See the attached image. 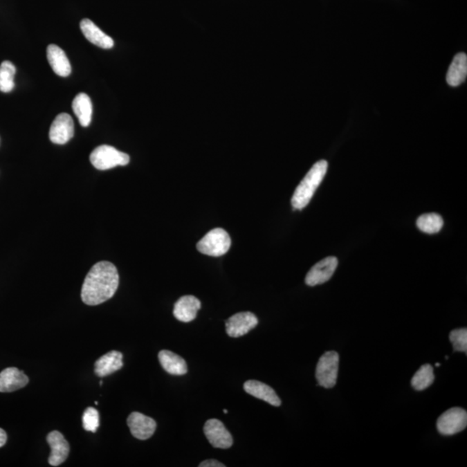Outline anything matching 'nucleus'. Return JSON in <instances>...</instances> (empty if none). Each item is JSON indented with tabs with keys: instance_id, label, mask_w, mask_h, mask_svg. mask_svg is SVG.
Returning <instances> with one entry per match:
<instances>
[{
	"instance_id": "nucleus-1",
	"label": "nucleus",
	"mask_w": 467,
	"mask_h": 467,
	"mask_svg": "<svg viewBox=\"0 0 467 467\" xmlns=\"http://www.w3.org/2000/svg\"><path fill=\"white\" fill-rule=\"evenodd\" d=\"M120 277L116 266L109 262H97L86 275L82 287V300L88 306L106 302L116 293Z\"/></svg>"
},
{
	"instance_id": "nucleus-2",
	"label": "nucleus",
	"mask_w": 467,
	"mask_h": 467,
	"mask_svg": "<svg viewBox=\"0 0 467 467\" xmlns=\"http://www.w3.org/2000/svg\"><path fill=\"white\" fill-rule=\"evenodd\" d=\"M327 168V161H320L315 163L293 193L291 202L294 210H303L307 206L318 186L323 181Z\"/></svg>"
},
{
	"instance_id": "nucleus-3",
	"label": "nucleus",
	"mask_w": 467,
	"mask_h": 467,
	"mask_svg": "<svg viewBox=\"0 0 467 467\" xmlns=\"http://www.w3.org/2000/svg\"><path fill=\"white\" fill-rule=\"evenodd\" d=\"M231 239L230 235L223 228H217L208 232L201 240L197 242L196 248L203 255L218 257L230 250Z\"/></svg>"
},
{
	"instance_id": "nucleus-4",
	"label": "nucleus",
	"mask_w": 467,
	"mask_h": 467,
	"mask_svg": "<svg viewBox=\"0 0 467 467\" xmlns=\"http://www.w3.org/2000/svg\"><path fill=\"white\" fill-rule=\"evenodd\" d=\"M90 162L93 167L100 171L127 165L130 162L129 155L118 151L111 145H102L96 147L90 154Z\"/></svg>"
},
{
	"instance_id": "nucleus-5",
	"label": "nucleus",
	"mask_w": 467,
	"mask_h": 467,
	"mask_svg": "<svg viewBox=\"0 0 467 467\" xmlns=\"http://www.w3.org/2000/svg\"><path fill=\"white\" fill-rule=\"evenodd\" d=\"M339 355L336 351H327L318 360L316 368V378L318 385L331 389L338 380Z\"/></svg>"
},
{
	"instance_id": "nucleus-6",
	"label": "nucleus",
	"mask_w": 467,
	"mask_h": 467,
	"mask_svg": "<svg viewBox=\"0 0 467 467\" xmlns=\"http://www.w3.org/2000/svg\"><path fill=\"white\" fill-rule=\"evenodd\" d=\"M466 411L458 407L446 410L437 421V429L439 434L446 436L458 434L466 429Z\"/></svg>"
},
{
	"instance_id": "nucleus-7",
	"label": "nucleus",
	"mask_w": 467,
	"mask_h": 467,
	"mask_svg": "<svg viewBox=\"0 0 467 467\" xmlns=\"http://www.w3.org/2000/svg\"><path fill=\"white\" fill-rule=\"evenodd\" d=\"M204 434L214 448L227 449L233 445V438L225 428L223 422L217 419H210L205 422Z\"/></svg>"
},
{
	"instance_id": "nucleus-8",
	"label": "nucleus",
	"mask_w": 467,
	"mask_h": 467,
	"mask_svg": "<svg viewBox=\"0 0 467 467\" xmlns=\"http://www.w3.org/2000/svg\"><path fill=\"white\" fill-rule=\"evenodd\" d=\"M338 265V259L334 256H329V257L322 259L307 273L304 282L310 286L321 285V284L327 282L333 275Z\"/></svg>"
},
{
	"instance_id": "nucleus-9",
	"label": "nucleus",
	"mask_w": 467,
	"mask_h": 467,
	"mask_svg": "<svg viewBox=\"0 0 467 467\" xmlns=\"http://www.w3.org/2000/svg\"><path fill=\"white\" fill-rule=\"evenodd\" d=\"M74 121L68 113L58 114L50 129V140L52 143L64 145L74 136Z\"/></svg>"
},
{
	"instance_id": "nucleus-10",
	"label": "nucleus",
	"mask_w": 467,
	"mask_h": 467,
	"mask_svg": "<svg viewBox=\"0 0 467 467\" xmlns=\"http://www.w3.org/2000/svg\"><path fill=\"white\" fill-rule=\"evenodd\" d=\"M258 324V318L250 311H244L231 316L226 321V331L231 338H240L248 333Z\"/></svg>"
},
{
	"instance_id": "nucleus-11",
	"label": "nucleus",
	"mask_w": 467,
	"mask_h": 467,
	"mask_svg": "<svg viewBox=\"0 0 467 467\" xmlns=\"http://www.w3.org/2000/svg\"><path fill=\"white\" fill-rule=\"evenodd\" d=\"M127 425L134 438L145 441L154 435L157 423L154 419L145 414L134 412L127 418Z\"/></svg>"
},
{
	"instance_id": "nucleus-12",
	"label": "nucleus",
	"mask_w": 467,
	"mask_h": 467,
	"mask_svg": "<svg viewBox=\"0 0 467 467\" xmlns=\"http://www.w3.org/2000/svg\"><path fill=\"white\" fill-rule=\"evenodd\" d=\"M47 442L51 446V455L48 464L52 466H58L67 459L69 453V444L64 435L58 431H52L47 435Z\"/></svg>"
},
{
	"instance_id": "nucleus-13",
	"label": "nucleus",
	"mask_w": 467,
	"mask_h": 467,
	"mask_svg": "<svg viewBox=\"0 0 467 467\" xmlns=\"http://www.w3.org/2000/svg\"><path fill=\"white\" fill-rule=\"evenodd\" d=\"M29 378L22 370L9 367L0 372V392H13L26 387Z\"/></svg>"
},
{
	"instance_id": "nucleus-14",
	"label": "nucleus",
	"mask_w": 467,
	"mask_h": 467,
	"mask_svg": "<svg viewBox=\"0 0 467 467\" xmlns=\"http://www.w3.org/2000/svg\"><path fill=\"white\" fill-rule=\"evenodd\" d=\"M201 302L197 297L192 295H185L176 301L173 314L176 320L188 323L195 320L197 311L200 310Z\"/></svg>"
},
{
	"instance_id": "nucleus-15",
	"label": "nucleus",
	"mask_w": 467,
	"mask_h": 467,
	"mask_svg": "<svg viewBox=\"0 0 467 467\" xmlns=\"http://www.w3.org/2000/svg\"><path fill=\"white\" fill-rule=\"evenodd\" d=\"M244 390L250 396L266 401L272 406L280 407L282 401L275 390L266 384L256 380H249L244 383Z\"/></svg>"
},
{
	"instance_id": "nucleus-16",
	"label": "nucleus",
	"mask_w": 467,
	"mask_h": 467,
	"mask_svg": "<svg viewBox=\"0 0 467 467\" xmlns=\"http://www.w3.org/2000/svg\"><path fill=\"white\" fill-rule=\"evenodd\" d=\"M48 64L53 71L62 77H67L71 73V65L65 52L57 45L50 44L47 48Z\"/></svg>"
},
{
	"instance_id": "nucleus-17",
	"label": "nucleus",
	"mask_w": 467,
	"mask_h": 467,
	"mask_svg": "<svg viewBox=\"0 0 467 467\" xmlns=\"http://www.w3.org/2000/svg\"><path fill=\"white\" fill-rule=\"evenodd\" d=\"M80 28L84 37L90 43L102 48H111L113 47V40L107 34L104 33L99 27L91 20L84 19L80 23Z\"/></svg>"
},
{
	"instance_id": "nucleus-18",
	"label": "nucleus",
	"mask_w": 467,
	"mask_h": 467,
	"mask_svg": "<svg viewBox=\"0 0 467 467\" xmlns=\"http://www.w3.org/2000/svg\"><path fill=\"white\" fill-rule=\"evenodd\" d=\"M123 355L119 351H113L100 358L95 363V372L97 376L104 377L111 375L123 367Z\"/></svg>"
},
{
	"instance_id": "nucleus-19",
	"label": "nucleus",
	"mask_w": 467,
	"mask_h": 467,
	"mask_svg": "<svg viewBox=\"0 0 467 467\" xmlns=\"http://www.w3.org/2000/svg\"><path fill=\"white\" fill-rule=\"evenodd\" d=\"M158 360L166 372L174 376H182L187 373L185 360L174 352L161 351L158 353Z\"/></svg>"
},
{
	"instance_id": "nucleus-20",
	"label": "nucleus",
	"mask_w": 467,
	"mask_h": 467,
	"mask_svg": "<svg viewBox=\"0 0 467 467\" xmlns=\"http://www.w3.org/2000/svg\"><path fill=\"white\" fill-rule=\"evenodd\" d=\"M467 75V55L465 53L457 54L450 65L446 82L452 86L462 84Z\"/></svg>"
},
{
	"instance_id": "nucleus-21",
	"label": "nucleus",
	"mask_w": 467,
	"mask_h": 467,
	"mask_svg": "<svg viewBox=\"0 0 467 467\" xmlns=\"http://www.w3.org/2000/svg\"><path fill=\"white\" fill-rule=\"evenodd\" d=\"M72 109L80 124L83 127H89L92 120L93 105L91 99L84 93H80L72 102Z\"/></svg>"
},
{
	"instance_id": "nucleus-22",
	"label": "nucleus",
	"mask_w": 467,
	"mask_h": 467,
	"mask_svg": "<svg viewBox=\"0 0 467 467\" xmlns=\"http://www.w3.org/2000/svg\"><path fill=\"white\" fill-rule=\"evenodd\" d=\"M416 225L419 230L425 234H436L441 230L444 221L437 213H428L418 218Z\"/></svg>"
},
{
	"instance_id": "nucleus-23",
	"label": "nucleus",
	"mask_w": 467,
	"mask_h": 467,
	"mask_svg": "<svg viewBox=\"0 0 467 467\" xmlns=\"http://www.w3.org/2000/svg\"><path fill=\"white\" fill-rule=\"evenodd\" d=\"M434 378V368L430 365H422L411 380L412 387L415 390H424L432 385Z\"/></svg>"
},
{
	"instance_id": "nucleus-24",
	"label": "nucleus",
	"mask_w": 467,
	"mask_h": 467,
	"mask_svg": "<svg viewBox=\"0 0 467 467\" xmlns=\"http://www.w3.org/2000/svg\"><path fill=\"white\" fill-rule=\"evenodd\" d=\"M16 74L15 66L10 61L3 62L0 64V91L9 93L15 86L14 76Z\"/></svg>"
},
{
	"instance_id": "nucleus-25",
	"label": "nucleus",
	"mask_w": 467,
	"mask_h": 467,
	"mask_svg": "<svg viewBox=\"0 0 467 467\" xmlns=\"http://www.w3.org/2000/svg\"><path fill=\"white\" fill-rule=\"evenodd\" d=\"M450 342H452L455 351L467 352V330L466 328L456 329L450 332Z\"/></svg>"
},
{
	"instance_id": "nucleus-26",
	"label": "nucleus",
	"mask_w": 467,
	"mask_h": 467,
	"mask_svg": "<svg viewBox=\"0 0 467 467\" xmlns=\"http://www.w3.org/2000/svg\"><path fill=\"white\" fill-rule=\"evenodd\" d=\"M82 425L86 431L95 432L100 425L99 412L93 408H88L83 414Z\"/></svg>"
},
{
	"instance_id": "nucleus-27",
	"label": "nucleus",
	"mask_w": 467,
	"mask_h": 467,
	"mask_svg": "<svg viewBox=\"0 0 467 467\" xmlns=\"http://www.w3.org/2000/svg\"><path fill=\"white\" fill-rule=\"evenodd\" d=\"M200 467H225L223 464L217 461L216 459H208L200 464Z\"/></svg>"
},
{
	"instance_id": "nucleus-28",
	"label": "nucleus",
	"mask_w": 467,
	"mask_h": 467,
	"mask_svg": "<svg viewBox=\"0 0 467 467\" xmlns=\"http://www.w3.org/2000/svg\"><path fill=\"white\" fill-rule=\"evenodd\" d=\"M7 441V434L3 429L0 428V448L6 445Z\"/></svg>"
},
{
	"instance_id": "nucleus-29",
	"label": "nucleus",
	"mask_w": 467,
	"mask_h": 467,
	"mask_svg": "<svg viewBox=\"0 0 467 467\" xmlns=\"http://www.w3.org/2000/svg\"><path fill=\"white\" fill-rule=\"evenodd\" d=\"M435 366H436V367H439V366H441V363H436Z\"/></svg>"
},
{
	"instance_id": "nucleus-30",
	"label": "nucleus",
	"mask_w": 467,
	"mask_h": 467,
	"mask_svg": "<svg viewBox=\"0 0 467 467\" xmlns=\"http://www.w3.org/2000/svg\"><path fill=\"white\" fill-rule=\"evenodd\" d=\"M223 413H224V414H228V410H223Z\"/></svg>"
}]
</instances>
